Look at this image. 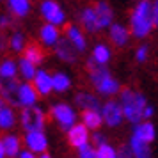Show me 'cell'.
I'll return each instance as SVG.
<instances>
[{
  "label": "cell",
  "mask_w": 158,
  "mask_h": 158,
  "mask_svg": "<svg viewBox=\"0 0 158 158\" xmlns=\"http://www.w3.org/2000/svg\"><path fill=\"white\" fill-rule=\"evenodd\" d=\"M25 37H23L22 32H15L13 36H11V39H9V48L13 52H23L25 50Z\"/></svg>",
  "instance_id": "cell-31"
},
{
  "label": "cell",
  "mask_w": 158,
  "mask_h": 158,
  "mask_svg": "<svg viewBox=\"0 0 158 158\" xmlns=\"http://www.w3.org/2000/svg\"><path fill=\"white\" fill-rule=\"evenodd\" d=\"M101 144H105L103 135H101V133H94V135H93V146H94V148H100Z\"/></svg>",
  "instance_id": "cell-36"
},
{
  "label": "cell",
  "mask_w": 158,
  "mask_h": 158,
  "mask_svg": "<svg viewBox=\"0 0 158 158\" xmlns=\"http://www.w3.org/2000/svg\"><path fill=\"white\" fill-rule=\"evenodd\" d=\"M11 23H13V20H11V16H2V29H6V27H11Z\"/></svg>",
  "instance_id": "cell-38"
},
{
  "label": "cell",
  "mask_w": 158,
  "mask_h": 158,
  "mask_svg": "<svg viewBox=\"0 0 158 158\" xmlns=\"http://www.w3.org/2000/svg\"><path fill=\"white\" fill-rule=\"evenodd\" d=\"M93 57L96 59V62L98 64H107L108 60H110V48H108L107 44H98L93 52Z\"/></svg>",
  "instance_id": "cell-29"
},
{
  "label": "cell",
  "mask_w": 158,
  "mask_h": 158,
  "mask_svg": "<svg viewBox=\"0 0 158 158\" xmlns=\"http://www.w3.org/2000/svg\"><path fill=\"white\" fill-rule=\"evenodd\" d=\"M75 103H77V107L82 108V110H100L103 105L100 103V100L91 93H85V91H82V93H77L75 96Z\"/></svg>",
  "instance_id": "cell-13"
},
{
  "label": "cell",
  "mask_w": 158,
  "mask_h": 158,
  "mask_svg": "<svg viewBox=\"0 0 158 158\" xmlns=\"http://www.w3.org/2000/svg\"><path fill=\"white\" fill-rule=\"evenodd\" d=\"M20 123L25 131H43L46 124V114L41 108L34 107H23L20 114Z\"/></svg>",
  "instance_id": "cell-3"
},
{
  "label": "cell",
  "mask_w": 158,
  "mask_h": 158,
  "mask_svg": "<svg viewBox=\"0 0 158 158\" xmlns=\"http://www.w3.org/2000/svg\"><path fill=\"white\" fill-rule=\"evenodd\" d=\"M41 15L46 20V23H52V25L64 23V13L55 0H43L41 2Z\"/></svg>",
  "instance_id": "cell-6"
},
{
  "label": "cell",
  "mask_w": 158,
  "mask_h": 158,
  "mask_svg": "<svg viewBox=\"0 0 158 158\" xmlns=\"http://www.w3.org/2000/svg\"><path fill=\"white\" fill-rule=\"evenodd\" d=\"M108 37H110L112 44L119 48V46H124L130 41V32H128V29H124L119 23H112L110 30H108Z\"/></svg>",
  "instance_id": "cell-14"
},
{
  "label": "cell",
  "mask_w": 158,
  "mask_h": 158,
  "mask_svg": "<svg viewBox=\"0 0 158 158\" xmlns=\"http://www.w3.org/2000/svg\"><path fill=\"white\" fill-rule=\"evenodd\" d=\"M80 23H82V27H84L87 32H98V30H100L94 7H85L80 13Z\"/></svg>",
  "instance_id": "cell-17"
},
{
  "label": "cell",
  "mask_w": 158,
  "mask_h": 158,
  "mask_svg": "<svg viewBox=\"0 0 158 158\" xmlns=\"http://www.w3.org/2000/svg\"><path fill=\"white\" fill-rule=\"evenodd\" d=\"M123 110H124V117L128 119L130 123H133V126L140 124L144 117V110L148 107V101L140 93L137 91H131L128 87H123L121 89V101Z\"/></svg>",
  "instance_id": "cell-2"
},
{
  "label": "cell",
  "mask_w": 158,
  "mask_h": 158,
  "mask_svg": "<svg viewBox=\"0 0 158 158\" xmlns=\"http://www.w3.org/2000/svg\"><path fill=\"white\" fill-rule=\"evenodd\" d=\"M155 27L153 23V2L140 0L130 16V29L135 37H146Z\"/></svg>",
  "instance_id": "cell-1"
},
{
  "label": "cell",
  "mask_w": 158,
  "mask_h": 158,
  "mask_svg": "<svg viewBox=\"0 0 158 158\" xmlns=\"http://www.w3.org/2000/svg\"><path fill=\"white\" fill-rule=\"evenodd\" d=\"M117 158H135L131 146H128V144H121V146H119V151H117Z\"/></svg>",
  "instance_id": "cell-34"
},
{
  "label": "cell",
  "mask_w": 158,
  "mask_h": 158,
  "mask_svg": "<svg viewBox=\"0 0 158 158\" xmlns=\"http://www.w3.org/2000/svg\"><path fill=\"white\" fill-rule=\"evenodd\" d=\"M18 158H34V153L32 151H22Z\"/></svg>",
  "instance_id": "cell-39"
},
{
  "label": "cell",
  "mask_w": 158,
  "mask_h": 158,
  "mask_svg": "<svg viewBox=\"0 0 158 158\" xmlns=\"http://www.w3.org/2000/svg\"><path fill=\"white\" fill-rule=\"evenodd\" d=\"M20 73H22V77L25 80H34L37 71H36V66L23 57V59H20Z\"/></svg>",
  "instance_id": "cell-30"
},
{
  "label": "cell",
  "mask_w": 158,
  "mask_h": 158,
  "mask_svg": "<svg viewBox=\"0 0 158 158\" xmlns=\"http://www.w3.org/2000/svg\"><path fill=\"white\" fill-rule=\"evenodd\" d=\"M96 89H98V93L105 94V96H112V94L121 93V85L117 84V80L114 77H108L107 80H103L100 85H96Z\"/></svg>",
  "instance_id": "cell-26"
},
{
  "label": "cell",
  "mask_w": 158,
  "mask_h": 158,
  "mask_svg": "<svg viewBox=\"0 0 158 158\" xmlns=\"http://www.w3.org/2000/svg\"><path fill=\"white\" fill-rule=\"evenodd\" d=\"M52 117L55 119V123L59 124L60 130H71L75 126L77 115L73 112V108L66 103H57L52 107Z\"/></svg>",
  "instance_id": "cell-4"
},
{
  "label": "cell",
  "mask_w": 158,
  "mask_h": 158,
  "mask_svg": "<svg viewBox=\"0 0 158 158\" xmlns=\"http://www.w3.org/2000/svg\"><path fill=\"white\" fill-rule=\"evenodd\" d=\"M23 57L30 60L34 66H39L41 62L44 60V50L41 44L37 43H29L25 46V50H23Z\"/></svg>",
  "instance_id": "cell-19"
},
{
  "label": "cell",
  "mask_w": 158,
  "mask_h": 158,
  "mask_svg": "<svg viewBox=\"0 0 158 158\" xmlns=\"http://www.w3.org/2000/svg\"><path fill=\"white\" fill-rule=\"evenodd\" d=\"M15 126V112H13V107L2 101L0 105V128L2 130H9Z\"/></svg>",
  "instance_id": "cell-21"
},
{
  "label": "cell",
  "mask_w": 158,
  "mask_h": 158,
  "mask_svg": "<svg viewBox=\"0 0 158 158\" xmlns=\"http://www.w3.org/2000/svg\"><path fill=\"white\" fill-rule=\"evenodd\" d=\"M131 149H133V155L135 158H151V149H149V142H144L142 139H139L137 135L131 137Z\"/></svg>",
  "instance_id": "cell-22"
},
{
  "label": "cell",
  "mask_w": 158,
  "mask_h": 158,
  "mask_svg": "<svg viewBox=\"0 0 158 158\" xmlns=\"http://www.w3.org/2000/svg\"><path fill=\"white\" fill-rule=\"evenodd\" d=\"M153 23L155 27H158V0L153 2Z\"/></svg>",
  "instance_id": "cell-37"
},
{
  "label": "cell",
  "mask_w": 158,
  "mask_h": 158,
  "mask_svg": "<svg viewBox=\"0 0 158 158\" xmlns=\"http://www.w3.org/2000/svg\"><path fill=\"white\" fill-rule=\"evenodd\" d=\"M78 156L80 158H96V148H94L93 144H91V146H89V144L82 146L78 149Z\"/></svg>",
  "instance_id": "cell-33"
},
{
  "label": "cell",
  "mask_w": 158,
  "mask_h": 158,
  "mask_svg": "<svg viewBox=\"0 0 158 158\" xmlns=\"http://www.w3.org/2000/svg\"><path fill=\"white\" fill-rule=\"evenodd\" d=\"M39 158H52V156H50V155H46V153H43V155H41Z\"/></svg>",
  "instance_id": "cell-41"
},
{
  "label": "cell",
  "mask_w": 158,
  "mask_h": 158,
  "mask_svg": "<svg viewBox=\"0 0 158 158\" xmlns=\"http://www.w3.org/2000/svg\"><path fill=\"white\" fill-rule=\"evenodd\" d=\"M32 82H34V87L37 89V93L41 96H46L53 91V78L46 71H37Z\"/></svg>",
  "instance_id": "cell-15"
},
{
  "label": "cell",
  "mask_w": 158,
  "mask_h": 158,
  "mask_svg": "<svg viewBox=\"0 0 158 158\" xmlns=\"http://www.w3.org/2000/svg\"><path fill=\"white\" fill-rule=\"evenodd\" d=\"M151 115H153V107H151V105H148V107H146V110H144V117L148 119V117H151Z\"/></svg>",
  "instance_id": "cell-40"
},
{
  "label": "cell",
  "mask_w": 158,
  "mask_h": 158,
  "mask_svg": "<svg viewBox=\"0 0 158 158\" xmlns=\"http://www.w3.org/2000/svg\"><path fill=\"white\" fill-rule=\"evenodd\" d=\"M87 140H89V128L85 124H75L71 130H68V142L71 148L80 149L87 144Z\"/></svg>",
  "instance_id": "cell-9"
},
{
  "label": "cell",
  "mask_w": 158,
  "mask_h": 158,
  "mask_svg": "<svg viewBox=\"0 0 158 158\" xmlns=\"http://www.w3.org/2000/svg\"><path fill=\"white\" fill-rule=\"evenodd\" d=\"M20 156V139L16 135H4L0 140V158Z\"/></svg>",
  "instance_id": "cell-10"
},
{
  "label": "cell",
  "mask_w": 158,
  "mask_h": 158,
  "mask_svg": "<svg viewBox=\"0 0 158 158\" xmlns=\"http://www.w3.org/2000/svg\"><path fill=\"white\" fill-rule=\"evenodd\" d=\"M148 46H140V48H139V50H137V53H135V57H137V60H139V62H144V60H146V59H148Z\"/></svg>",
  "instance_id": "cell-35"
},
{
  "label": "cell",
  "mask_w": 158,
  "mask_h": 158,
  "mask_svg": "<svg viewBox=\"0 0 158 158\" xmlns=\"http://www.w3.org/2000/svg\"><path fill=\"white\" fill-rule=\"evenodd\" d=\"M52 78H53V91H57V93H64L71 85V80L66 73H55V75H52Z\"/></svg>",
  "instance_id": "cell-27"
},
{
  "label": "cell",
  "mask_w": 158,
  "mask_h": 158,
  "mask_svg": "<svg viewBox=\"0 0 158 158\" xmlns=\"http://www.w3.org/2000/svg\"><path fill=\"white\" fill-rule=\"evenodd\" d=\"M133 135L142 139L144 142H153L155 140V126L151 123H140L133 128Z\"/></svg>",
  "instance_id": "cell-24"
},
{
  "label": "cell",
  "mask_w": 158,
  "mask_h": 158,
  "mask_svg": "<svg viewBox=\"0 0 158 158\" xmlns=\"http://www.w3.org/2000/svg\"><path fill=\"white\" fill-rule=\"evenodd\" d=\"M55 53L60 60H64L68 64L77 62V59H78V48L71 43L69 37H60L59 39L57 44H55Z\"/></svg>",
  "instance_id": "cell-7"
},
{
  "label": "cell",
  "mask_w": 158,
  "mask_h": 158,
  "mask_svg": "<svg viewBox=\"0 0 158 158\" xmlns=\"http://www.w3.org/2000/svg\"><path fill=\"white\" fill-rule=\"evenodd\" d=\"M94 11H96V18H98V27L105 29V27H110L112 25V20H114V13H112V7L108 6L105 0H100L93 6Z\"/></svg>",
  "instance_id": "cell-11"
},
{
  "label": "cell",
  "mask_w": 158,
  "mask_h": 158,
  "mask_svg": "<svg viewBox=\"0 0 158 158\" xmlns=\"http://www.w3.org/2000/svg\"><path fill=\"white\" fill-rule=\"evenodd\" d=\"M64 34L66 37L71 39V43L78 48V52H84L87 48V43H85V37L82 34V30L77 27V25H71V23H66L64 25Z\"/></svg>",
  "instance_id": "cell-16"
},
{
  "label": "cell",
  "mask_w": 158,
  "mask_h": 158,
  "mask_svg": "<svg viewBox=\"0 0 158 158\" xmlns=\"http://www.w3.org/2000/svg\"><path fill=\"white\" fill-rule=\"evenodd\" d=\"M101 115H103V121L107 123L108 126H117V124H121L123 117H124L123 105L117 103V101H114V100L107 101L101 107Z\"/></svg>",
  "instance_id": "cell-5"
},
{
  "label": "cell",
  "mask_w": 158,
  "mask_h": 158,
  "mask_svg": "<svg viewBox=\"0 0 158 158\" xmlns=\"http://www.w3.org/2000/svg\"><path fill=\"white\" fill-rule=\"evenodd\" d=\"M20 84L15 78L2 80V101L9 103L11 107H22L20 101Z\"/></svg>",
  "instance_id": "cell-8"
},
{
  "label": "cell",
  "mask_w": 158,
  "mask_h": 158,
  "mask_svg": "<svg viewBox=\"0 0 158 158\" xmlns=\"http://www.w3.org/2000/svg\"><path fill=\"white\" fill-rule=\"evenodd\" d=\"M101 121H103V115L98 110H84L82 112V123L85 124L87 128L98 130L101 126Z\"/></svg>",
  "instance_id": "cell-23"
},
{
  "label": "cell",
  "mask_w": 158,
  "mask_h": 158,
  "mask_svg": "<svg viewBox=\"0 0 158 158\" xmlns=\"http://www.w3.org/2000/svg\"><path fill=\"white\" fill-rule=\"evenodd\" d=\"M96 158H117V151L105 142L100 148H96Z\"/></svg>",
  "instance_id": "cell-32"
},
{
  "label": "cell",
  "mask_w": 158,
  "mask_h": 158,
  "mask_svg": "<svg viewBox=\"0 0 158 158\" xmlns=\"http://www.w3.org/2000/svg\"><path fill=\"white\" fill-rule=\"evenodd\" d=\"M39 37H41L43 44H46V46H50V44H57V41L60 39L59 30H57V25H52V23L43 25L41 30H39Z\"/></svg>",
  "instance_id": "cell-20"
},
{
  "label": "cell",
  "mask_w": 158,
  "mask_h": 158,
  "mask_svg": "<svg viewBox=\"0 0 158 158\" xmlns=\"http://www.w3.org/2000/svg\"><path fill=\"white\" fill-rule=\"evenodd\" d=\"M39 93L34 87V84H22L20 87V101H22V107H34L36 100Z\"/></svg>",
  "instance_id": "cell-18"
},
{
  "label": "cell",
  "mask_w": 158,
  "mask_h": 158,
  "mask_svg": "<svg viewBox=\"0 0 158 158\" xmlns=\"http://www.w3.org/2000/svg\"><path fill=\"white\" fill-rule=\"evenodd\" d=\"M9 2V9L16 18H23L29 15L30 11V0H7Z\"/></svg>",
  "instance_id": "cell-25"
},
{
  "label": "cell",
  "mask_w": 158,
  "mask_h": 158,
  "mask_svg": "<svg viewBox=\"0 0 158 158\" xmlns=\"http://www.w3.org/2000/svg\"><path fill=\"white\" fill-rule=\"evenodd\" d=\"M25 144L29 151H34V153H44L46 151V137H44L43 131H27L25 135Z\"/></svg>",
  "instance_id": "cell-12"
},
{
  "label": "cell",
  "mask_w": 158,
  "mask_h": 158,
  "mask_svg": "<svg viewBox=\"0 0 158 158\" xmlns=\"http://www.w3.org/2000/svg\"><path fill=\"white\" fill-rule=\"evenodd\" d=\"M16 64L11 60V59H4L2 60V66H0V77L2 80H11L16 77Z\"/></svg>",
  "instance_id": "cell-28"
}]
</instances>
